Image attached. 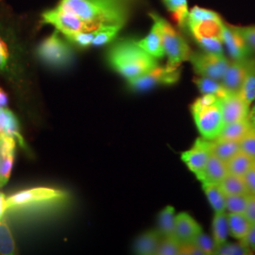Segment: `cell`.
Returning a JSON list of instances; mask_svg holds the SVG:
<instances>
[{
    "label": "cell",
    "instance_id": "cell-1",
    "mask_svg": "<svg viewBox=\"0 0 255 255\" xmlns=\"http://www.w3.org/2000/svg\"><path fill=\"white\" fill-rule=\"evenodd\" d=\"M138 0H60L59 6L78 15L95 30L101 27H124Z\"/></svg>",
    "mask_w": 255,
    "mask_h": 255
},
{
    "label": "cell",
    "instance_id": "cell-2",
    "mask_svg": "<svg viewBox=\"0 0 255 255\" xmlns=\"http://www.w3.org/2000/svg\"><path fill=\"white\" fill-rule=\"evenodd\" d=\"M110 66L127 81L146 73L158 65L157 59L138 46L134 39H122L107 53Z\"/></svg>",
    "mask_w": 255,
    "mask_h": 255
},
{
    "label": "cell",
    "instance_id": "cell-3",
    "mask_svg": "<svg viewBox=\"0 0 255 255\" xmlns=\"http://www.w3.org/2000/svg\"><path fill=\"white\" fill-rule=\"evenodd\" d=\"M149 16L158 25L162 34L164 51L168 59L165 66L170 70L179 69L183 62L189 61L192 53L187 42L179 30L159 14L152 12Z\"/></svg>",
    "mask_w": 255,
    "mask_h": 255
},
{
    "label": "cell",
    "instance_id": "cell-4",
    "mask_svg": "<svg viewBox=\"0 0 255 255\" xmlns=\"http://www.w3.org/2000/svg\"><path fill=\"white\" fill-rule=\"evenodd\" d=\"M36 55L41 63L51 69H64L72 64L74 51L66 38L55 31L37 46Z\"/></svg>",
    "mask_w": 255,
    "mask_h": 255
},
{
    "label": "cell",
    "instance_id": "cell-5",
    "mask_svg": "<svg viewBox=\"0 0 255 255\" xmlns=\"http://www.w3.org/2000/svg\"><path fill=\"white\" fill-rule=\"evenodd\" d=\"M191 113L201 137L207 140L217 139L225 125L220 101L212 105H201L194 102Z\"/></svg>",
    "mask_w": 255,
    "mask_h": 255
},
{
    "label": "cell",
    "instance_id": "cell-6",
    "mask_svg": "<svg viewBox=\"0 0 255 255\" xmlns=\"http://www.w3.org/2000/svg\"><path fill=\"white\" fill-rule=\"evenodd\" d=\"M67 194L49 187H35L22 190L7 198V210L29 209L37 205L57 203L66 200Z\"/></svg>",
    "mask_w": 255,
    "mask_h": 255
},
{
    "label": "cell",
    "instance_id": "cell-7",
    "mask_svg": "<svg viewBox=\"0 0 255 255\" xmlns=\"http://www.w3.org/2000/svg\"><path fill=\"white\" fill-rule=\"evenodd\" d=\"M42 22L55 27L64 36L81 31H93V27L73 12L57 5L54 9L45 10L42 15Z\"/></svg>",
    "mask_w": 255,
    "mask_h": 255
},
{
    "label": "cell",
    "instance_id": "cell-8",
    "mask_svg": "<svg viewBox=\"0 0 255 255\" xmlns=\"http://www.w3.org/2000/svg\"><path fill=\"white\" fill-rule=\"evenodd\" d=\"M21 50L14 31L0 23V73L14 75L18 70Z\"/></svg>",
    "mask_w": 255,
    "mask_h": 255
},
{
    "label": "cell",
    "instance_id": "cell-9",
    "mask_svg": "<svg viewBox=\"0 0 255 255\" xmlns=\"http://www.w3.org/2000/svg\"><path fill=\"white\" fill-rule=\"evenodd\" d=\"M189 61L194 71L201 77L221 82L228 68L230 61L224 54H214L206 51L192 52Z\"/></svg>",
    "mask_w": 255,
    "mask_h": 255
},
{
    "label": "cell",
    "instance_id": "cell-10",
    "mask_svg": "<svg viewBox=\"0 0 255 255\" xmlns=\"http://www.w3.org/2000/svg\"><path fill=\"white\" fill-rule=\"evenodd\" d=\"M181 71L179 69L170 70L166 66L157 65L135 79L128 80V85L130 90L134 92L148 91L158 85H168L178 82Z\"/></svg>",
    "mask_w": 255,
    "mask_h": 255
},
{
    "label": "cell",
    "instance_id": "cell-11",
    "mask_svg": "<svg viewBox=\"0 0 255 255\" xmlns=\"http://www.w3.org/2000/svg\"><path fill=\"white\" fill-rule=\"evenodd\" d=\"M211 154V140L201 137L195 141L190 149L182 152V160L188 169L197 176L205 167Z\"/></svg>",
    "mask_w": 255,
    "mask_h": 255
},
{
    "label": "cell",
    "instance_id": "cell-12",
    "mask_svg": "<svg viewBox=\"0 0 255 255\" xmlns=\"http://www.w3.org/2000/svg\"><path fill=\"white\" fill-rule=\"evenodd\" d=\"M222 41L233 60H244L252 57L253 48L232 25L225 22L222 25Z\"/></svg>",
    "mask_w": 255,
    "mask_h": 255
},
{
    "label": "cell",
    "instance_id": "cell-13",
    "mask_svg": "<svg viewBox=\"0 0 255 255\" xmlns=\"http://www.w3.org/2000/svg\"><path fill=\"white\" fill-rule=\"evenodd\" d=\"M221 108L225 124H228L247 119L251 106L239 93L230 92L221 99Z\"/></svg>",
    "mask_w": 255,
    "mask_h": 255
},
{
    "label": "cell",
    "instance_id": "cell-14",
    "mask_svg": "<svg viewBox=\"0 0 255 255\" xmlns=\"http://www.w3.org/2000/svg\"><path fill=\"white\" fill-rule=\"evenodd\" d=\"M251 58L230 62L225 75L221 80L222 84L228 91L239 93L249 69Z\"/></svg>",
    "mask_w": 255,
    "mask_h": 255
},
{
    "label": "cell",
    "instance_id": "cell-15",
    "mask_svg": "<svg viewBox=\"0 0 255 255\" xmlns=\"http://www.w3.org/2000/svg\"><path fill=\"white\" fill-rule=\"evenodd\" d=\"M227 164L217 156L211 154L209 160L201 173L196 177L201 183L219 184L228 174Z\"/></svg>",
    "mask_w": 255,
    "mask_h": 255
},
{
    "label": "cell",
    "instance_id": "cell-16",
    "mask_svg": "<svg viewBox=\"0 0 255 255\" xmlns=\"http://www.w3.org/2000/svg\"><path fill=\"white\" fill-rule=\"evenodd\" d=\"M201 232L200 224L187 213H180L176 216L175 237L181 243L191 242Z\"/></svg>",
    "mask_w": 255,
    "mask_h": 255
},
{
    "label": "cell",
    "instance_id": "cell-17",
    "mask_svg": "<svg viewBox=\"0 0 255 255\" xmlns=\"http://www.w3.org/2000/svg\"><path fill=\"white\" fill-rule=\"evenodd\" d=\"M138 46L155 59H161L165 55L162 34L158 25L153 22V26L145 38L137 41Z\"/></svg>",
    "mask_w": 255,
    "mask_h": 255
},
{
    "label": "cell",
    "instance_id": "cell-18",
    "mask_svg": "<svg viewBox=\"0 0 255 255\" xmlns=\"http://www.w3.org/2000/svg\"><path fill=\"white\" fill-rule=\"evenodd\" d=\"M222 19L207 20L201 22H188L186 24L194 39L203 37H218L222 39Z\"/></svg>",
    "mask_w": 255,
    "mask_h": 255
},
{
    "label": "cell",
    "instance_id": "cell-19",
    "mask_svg": "<svg viewBox=\"0 0 255 255\" xmlns=\"http://www.w3.org/2000/svg\"><path fill=\"white\" fill-rule=\"evenodd\" d=\"M162 237L157 230L147 231L137 237L133 252L139 255H156Z\"/></svg>",
    "mask_w": 255,
    "mask_h": 255
},
{
    "label": "cell",
    "instance_id": "cell-20",
    "mask_svg": "<svg viewBox=\"0 0 255 255\" xmlns=\"http://www.w3.org/2000/svg\"><path fill=\"white\" fill-rule=\"evenodd\" d=\"M253 128H253L252 124L250 123L249 119L247 118V119L239 120L237 122L225 124L217 139L240 141Z\"/></svg>",
    "mask_w": 255,
    "mask_h": 255
},
{
    "label": "cell",
    "instance_id": "cell-21",
    "mask_svg": "<svg viewBox=\"0 0 255 255\" xmlns=\"http://www.w3.org/2000/svg\"><path fill=\"white\" fill-rule=\"evenodd\" d=\"M239 141L215 139L211 140V152L220 160L227 163L240 151Z\"/></svg>",
    "mask_w": 255,
    "mask_h": 255
},
{
    "label": "cell",
    "instance_id": "cell-22",
    "mask_svg": "<svg viewBox=\"0 0 255 255\" xmlns=\"http://www.w3.org/2000/svg\"><path fill=\"white\" fill-rule=\"evenodd\" d=\"M176 214L172 206H165L157 219V231L163 237H175ZM176 238V237H175Z\"/></svg>",
    "mask_w": 255,
    "mask_h": 255
},
{
    "label": "cell",
    "instance_id": "cell-23",
    "mask_svg": "<svg viewBox=\"0 0 255 255\" xmlns=\"http://www.w3.org/2000/svg\"><path fill=\"white\" fill-rule=\"evenodd\" d=\"M202 189L215 213L226 212V196L219 187V184L203 183Z\"/></svg>",
    "mask_w": 255,
    "mask_h": 255
},
{
    "label": "cell",
    "instance_id": "cell-24",
    "mask_svg": "<svg viewBox=\"0 0 255 255\" xmlns=\"http://www.w3.org/2000/svg\"><path fill=\"white\" fill-rule=\"evenodd\" d=\"M229 231L231 237L240 241L246 237L252 224L244 214H228Z\"/></svg>",
    "mask_w": 255,
    "mask_h": 255
},
{
    "label": "cell",
    "instance_id": "cell-25",
    "mask_svg": "<svg viewBox=\"0 0 255 255\" xmlns=\"http://www.w3.org/2000/svg\"><path fill=\"white\" fill-rule=\"evenodd\" d=\"M229 235L230 231L227 212L215 213L213 219V238L217 244V248L227 242Z\"/></svg>",
    "mask_w": 255,
    "mask_h": 255
},
{
    "label": "cell",
    "instance_id": "cell-26",
    "mask_svg": "<svg viewBox=\"0 0 255 255\" xmlns=\"http://www.w3.org/2000/svg\"><path fill=\"white\" fill-rule=\"evenodd\" d=\"M219 185L225 196L249 194L244 178L234 174H227V176L219 183Z\"/></svg>",
    "mask_w": 255,
    "mask_h": 255
},
{
    "label": "cell",
    "instance_id": "cell-27",
    "mask_svg": "<svg viewBox=\"0 0 255 255\" xmlns=\"http://www.w3.org/2000/svg\"><path fill=\"white\" fill-rule=\"evenodd\" d=\"M194 82L202 95L210 94V95H215L219 97V99H223L230 93V91L224 87L222 82L210 79V78H206V77L196 78L194 79Z\"/></svg>",
    "mask_w": 255,
    "mask_h": 255
},
{
    "label": "cell",
    "instance_id": "cell-28",
    "mask_svg": "<svg viewBox=\"0 0 255 255\" xmlns=\"http://www.w3.org/2000/svg\"><path fill=\"white\" fill-rule=\"evenodd\" d=\"M255 162V159H253L252 157H250L249 155L240 150L226 164H227L229 173L244 177Z\"/></svg>",
    "mask_w": 255,
    "mask_h": 255
},
{
    "label": "cell",
    "instance_id": "cell-29",
    "mask_svg": "<svg viewBox=\"0 0 255 255\" xmlns=\"http://www.w3.org/2000/svg\"><path fill=\"white\" fill-rule=\"evenodd\" d=\"M239 94L250 106L254 104L255 101V59L251 58L249 69Z\"/></svg>",
    "mask_w": 255,
    "mask_h": 255
},
{
    "label": "cell",
    "instance_id": "cell-30",
    "mask_svg": "<svg viewBox=\"0 0 255 255\" xmlns=\"http://www.w3.org/2000/svg\"><path fill=\"white\" fill-rule=\"evenodd\" d=\"M164 5L171 12L179 27H185L189 15L187 0H164Z\"/></svg>",
    "mask_w": 255,
    "mask_h": 255
},
{
    "label": "cell",
    "instance_id": "cell-31",
    "mask_svg": "<svg viewBox=\"0 0 255 255\" xmlns=\"http://www.w3.org/2000/svg\"><path fill=\"white\" fill-rule=\"evenodd\" d=\"M4 132L9 136H12L19 146L23 147L24 149H27V144L20 132V126H19L18 119H16L15 115L8 109L5 108V124H4Z\"/></svg>",
    "mask_w": 255,
    "mask_h": 255
},
{
    "label": "cell",
    "instance_id": "cell-32",
    "mask_svg": "<svg viewBox=\"0 0 255 255\" xmlns=\"http://www.w3.org/2000/svg\"><path fill=\"white\" fill-rule=\"evenodd\" d=\"M15 254V243L7 223L0 220V255H11Z\"/></svg>",
    "mask_w": 255,
    "mask_h": 255
},
{
    "label": "cell",
    "instance_id": "cell-33",
    "mask_svg": "<svg viewBox=\"0 0 255 255\" xmlns=\"http://www.w3.org/2000/svg\"><path fill=\"white\" fill-rule=\"evenodd\" d=\"M122 27L117 26H107V27H101L96 30V34L94 37L92 46L100 47V46L108 45L112 41L116 39L118 36L120 29Z\"/></svg>",
    "mask_w": 255,
    "mask_h": 255
},
{
    "label": "cell",
    "instance_id": "cell-34",
    "mask_svg": "<svg viewBox=\"0 0 255 255\" xmlns=\"http://www.w3.org/2000/svg\"><path fill=\"white\" fill-rule=\"evenodd\" d=\"M249 194L226 196V212L244 214L246 211Z\"/></svg>",
    "mask_w": 255,
    "mask_h": 255
},
{
    "label": "cell",
    "instance_id": "cell-35",
    "mask_svg": "<svg viewBox=\"0 0 255 255\" xmlns=\"http://www.w3.org/2000/svg\"><path fill=\"white\" fill-rule=\"evenodd\" d=\"M253 254L254 252L239 241L238 243L225 242L217 248L215 255H251Z\"/></svg>",
    "mask_w": 255,
    "mask_h": 255
},
{
    "label": "cell",
    "instance_id": "cell-36",
    "mask_svg": "<svg viewBox=\"0 0 255 255\" xmlns=\"http://www.w3.org/2000/svg\"><path fill=\"white\" fill-rule=\"evenodd\" d=\"M203 49V51L214 53V54H224L223 53V41L218 37H203L195 39Z\"/></svg>",
    "mask_w": 255,
    "mask_h": 255
},
{
    "label": "cell",
    "instance_id": "cell-37",
    "mask_svg": "<svg viewBox=\"0 0 255 255\" xmlns=\"http://www.w3.org/2000/svg\"><path fill=\"white\" fill-rule=\"evenodd\" d=\"M181 242L175 237H162L156 255H180Z\"/></svg>",
    "mask_w": 255,
    "mask_h": 255
},
{
    "label": "cell",
    "instance_id": "cell-38",
    "mask_svg": "<svg viewBox=\"0 0 255 255\" xmlns=\"http://www.w3.org/2000/svg\"><path fill=\"white\" fill-rule=\"evenodd\" d=\"M97 30V29H96ZM96 30L93 31H81V32H76L73 34L64 36L66 40L73 44L75 46L82 47V48H86L92 46V43L94 40V37L96 34Z\"/></svg>",
    "mask_w": 255,
    "mask_h": 255
},
{
    "label": "cell",
    "instance_id": "cell-39",
    "mask_svg": "<svg viewBox=\"0 0 255 255\" xmlns=\"http://www.w3.org/2000/svg\"><path fill=\"white\" fill-rule=\"evenodd\" d=\"M221 19L217 12L211 10V9H204L201 7H194L189 11V15L187 22H201V21H207V20H219Z\"/></svg>",
    "mask_w": 255,
    "mask_h": 255
},
{
    "label": "cell",
    "instance_id": "cell-40",
    "mask_svg": "<svg viewBox=\"0 0 255 255\" xmlns=\"http://www.w3.org/2000/svg\"><path fill=\"white\" fill-rule=\"evenodd\" d=\"M195 245L201 248L205 255H215L217 250V244L213 237H210L203 231L191 241Z\"/></svg>",
    "mask_w": 255,
    "mask_h": 255
},
{
    "label": "cell",
    "instance_id": "cell-41",
    "mask_svg": "<svg viewBox=\"0 0 255 255\" xmlns=\"http://www.w3.org/2000/svg\"><path fill=\"white\" fill-rule=\"evenodd\" d=\"M13 162L14 153L2 155V159L0 161V188L5 186L7 182H9Z\"/></svg>",
    "mask_w": 255,
    "mask_h": 255
},
{
    "label": "cell",
    "instance_id": "cell-42",
    "mask_svg": "<svg viewBox=\"0 0 255 255\" xmlns=\"http://www.w3.org/2000/svg\"><path fill=\"white\" fill-rule=\"evenodd\" d=\"M240 149L255 160V129L253 128L240 141Z\"/></svg>",
    "mask_w": 255,
    "mask_h": 255
},
{
    "label": "cell",
    "instance_id": "cell-43",
    "mask_svg": "<svg viewBox=\"0 0 255 255\" xmlns=\"http://www.w3.org/2000/svg\"><path fill=\"white\" fill-rule=\"evenodd\" d=\"M237 32L243 37L247 43L255 50V26H233Z\"/></svg>",
    "mask_w": 255,
    "mask_h": 255
},
{
    "label": "cell",
    "instance_id": "cell-44",
    "mask_svg": "<svg viewBox=\"0 0 255 255\" xmlns=\"http://www.w3.org/2000/svg\"><path fill=\"white\" fill-rule=\"evenodd\" d=\"M180 255H205L201 248L195 245L192 242L181 243Z\"/></svg>",
    "mask_w": 255,
    "mask_h": 255
},
{
    "label": "cell",
    "instance_id": "cell-45",
    "mask_svg": "<svg viewBox=\"0 0 255 255\" xmlns=\"http://www.w3.org/2000/svg\"><path fill=\"white\" fill-rule=\"evenodd\" d=\"M248 220L251 222V224L255 223V195L250 194L248 199L246 211L244 213Z\"/></svg>",
    "mask_w": 255,
    "mask_h": 255
},
{
    "label": "cell",
    "instance_id": "cell-46",
    "mask_svg": "<svg viewBox=\"0 0 255 255\" xmlns=\"http://www.w3.org/2000/svg\"><path fill=\"white\" fill-rule=\"evenodd\" d=\"M250 194L255 195V162L243 177Z\"/></svg>",
    "mask_w": 255,
    "mask_h": 255
},
{
    "label": "cell",
    "instance_id": "cell-47",
    "mask_svg": "<svg viewBox=\"0 0 255 255\" xmlns=\"http://www.w3.org/2000/svg\"><path fill=\"white\" fill-rule=\"evenodd\" d=\"M240 242L249 248L252 252H255V223L252 224L246 237L241 239Z\"/></svg>",
    "mask_w": 255,
    "mask_h": 255
},
{
    "label": "cell",
    "instance_id": "cell-48",
    "mask_svg": "<svg viewBox=\"0 0 255 255\" xmlns=\"http://www.w3.org/2000/svg\"><path fill=\"white\" fill-rule=\"evenodd\" d=\"M7 212V198L4 193L0 191V220L3 219L4 214Z\"/></svg>",
    "mask_w": 255,
    "mask_h": 255
},
{
    "label": "cell",
    "instance_id": "cell-49",
    "mask_svg": "<svg viewBox=\"0 0 255 255\" xmlns=\"http://www.w3.org/2000/svg\"><path fill=\"white\" fill-rule=\"evenodd\" d=\"M9 103V98L7 93L0 87V107L6 108Z\"/></svg>",
    "mask_w": 255,
    "mask_h": 255
},
{
    "label": "cell",
    "instance_id": "cell-50",
    "mask_svg": "<svg viewBox=\"0 0 255 255\" xmlns=\"http://www.w3.org/2000/svg\"><path fill=\"white\" fill-rule=\"evenodd\" d=\"M4 124H5V108L0 107V136L5 133Z\"/></svg>",
    "mask_w": 255,
    "mask_h": 255
},
{
    "label": "cell",
    "instance_id": "cell-51",
    "mask_svg": "<svg viewBox=\"0 0 255 255\" xmlns=\"http://www.w3.org/2000/svg\"><path fill=\"white\" fill-rule=\"evenodd\" d=\"M248 119L250 121V123L252 124V126L255 129V104L250 109L249 115H248Z\"/></svg>",
    "mask_w": 255,
    "mask_h": 255
},
{
    "label": "cell",
    "instance_id": "cell-52",
    "mask_svg": "<svg viewBox=\"0 0 255 255\" xmlns=\"http://www.w3.org/2000/svg\"><path fill=\"white\" fill-rule=\"evenodd\" d=\"M1 159H2V154H1V150H0V161H1Z\"/></svg>",
    "mask_w": 255,
    "mask_h": 255
},
{
    "label": "cell",
    "instance_id": "cell-53",
    "mask_svg": "<svg viewBox=\"0 0 255 255\" xmlns=\"http://www.w3.org/2000/svg\"><path fill=\"white\" fill-rule=\"evenodd\" d=\"M254 104H255V102H254Z\"/></svg>",
    "mask_w": 255,
    "mask_h": 255
}]
</instances>
